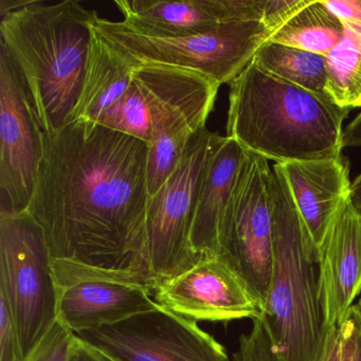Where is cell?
<instances>
[{
	"label": "cell",
	"mask_w": 361,
	"mask_h": 361,
	"mask_svg": "<svg viewBox=\"0 0 361 361\" xmlns=\"http://www.w3.org/2000/svg\"><path fill=\"white\" fill-rule=\"evenodd\" d=\"M0 361H24L9 303L0 293Z\"/></svg>",
	"instance_id": "25"
},
{
	"label": "cell",
	"mask_w": 361,
	"mask_h": 361,
	"mask_svg": "<svg viewBox=\"0 0 361 361\" xmlns=\"http://www.w3.org/2000/svg\"><path fill=\"white\" fill-rule=\"evenodd\" d=\"M338 329L341 339V361H361V310L356 304Z\"/></svg>",
	"instance_id": "26"
},
{
	"label": "cell",
	"mask_w": 361,
	"mask_h": 361,
	"mask_svg": "<svg viewBox=\"0 0 361 361\" xmlns=\"http://www.w3.org/2000/svg\"><path fill=\"white\" fill-rule=\"evenodd\" d=\"M30 1L25 0H0V16H7L11 12L18 11L25 6L28 5Z\"/></svg>",
	"instance_id": "32"
},
{
	"label": "cell",
	"mask_w": 361,
	"mask_h": 361,
	"mask_svg": "<svg viewBox=\"0 0 361 361\" xmlns=\"http://www.w3.org/2000/svg\"><path fill=\"white\" fill-rule=\"evenodd\" d=\"M147 153L145 141L85 120L45 134L27 211L43 229L52 259L154 295L145 230Z\"/></svg>",
	"instance_id": "1"
},
{
	"label": "cell",
	"mask_w": 361,
	"mask_h": 361,
	"mask_svg": "<svg viewBox=\"0 0 361 361\" xmlns=\"http://www.w3.org/2000/svg\"><path fill=\"white\" fill-rule=\"evenodd\" d=\"M219 87L195 71L164 66L151 109L152 138L147 145L149 197L176 171L192 137L206 128Z\"/></svg>",
	"instance_id": "10"
},
{
	"label": "cell",
	"mask_w": 361,
	"mask_h": 361,
	"mask_svg": "<svg viewBox=\"0 0 361 361\" xmlns=\"http://www.w3.org/2000/svg\"><path fill=\"white\" fill-rule=\"evenodd\" d=\"M252 321L251 331L240 336L231 361H278L262 316Z\"/></svg>",
	"instance_id": "24"
},
{
	"label": "cell",
	"mask_w": 361,
	"mask_h": 361,
	"mask_svg": "<svg viewBox=\"0 0 361 361\" xmlns=\"http://www.w3.org/2000/svg\"><path fill=\"white\" fill-rule=\"evenodd\" d=\"M161 65L136 66L130 87L97 123L151 142V109L161 81Z\"/></svg>",
	"instance_id": "20"
},
{
	"label": "cell",
	"mask_w": 361,
	"mask_h": 361,
	"mask_svg": "<svg viewBox=\"0 0 361 361\" xmlns=\"http://www.w3.org/2000/svg\"><path fill=\"white\" fill-rule=\"evenodd\" d=\"M253 61L278 79L331 100L327 94L326 56L265 42Z\"/></svg>",
	"instance_id": "21"
},
{
	"label": "cell",
	"mask_w": 361,
	"mask_h": 361,
	"mask_svg": "<svg viewBox=\"0 0 361 361\" xmlns=\"http://www.w3.org/2000/svg\"><path fill=\"white\" fill-rule=\"evenodd\" d=\"M56 318L77 334L126 320L159 307L149 289L98 276L83 266L51 259Z\"/></svg>",
	"instance_id": "13"
},
{
	"label": "cell",
	"mask_w": 361,
	"mask_h": 361,
	"mask_svg": "<svg viewBox=\"0 0 361 361\" xmlns=\"http://www.w3.org/2000/svg\"><path fill=\"white\" fill-rule=\"evenodd\" d=\"M350 200L354 206L361 212V173L354 179L350 185Z\"/></svg>",
	"instance_id": "33"
},
{
	"label": "cell",
	"mask_w": 361,
	"mask_h": 361,
	"mask_svg": "<svg viewBox=\"0 0 361 361\" xmlns=\"http://www.w3.org/2000/svg\"><path fill=\"white\" fill-rule=\"evenodd\" d=\"M246 151L223 137L211 155L196 200L191 246L198 257L221 255L226 215Z\"/></svg>",
	"instance_id": "17"
},
{
	"label": "cell",
	"mask_w": 361,
	"mask_h": 361,
	"mask_svg": "<svg viewBox=\"0 0 361 361\" xmlns=\"http://www.w3.org/2000/svg\"><path fill=\"white\" fill-rule=\"evenodd\" d=\"M133 32L179 39L212 32L221 25L262 20L264 0H115Z\"/></svg>",
	"instance_id": "14"
},
{
	"label": "cell",
	"mask_w": 361,
	"mask_h": 361,
	"mask_svg": "<svg viewBox=\"0 0 361 361\" xmlns=\"http://www.w3.org/2000/svg\"><path fill=\"white\" fill-rule=\"evenodd\" d=\"M77 336L119 361H231L197 322L161 307Z\"/></svg>",
	"instance_id": "11"
},
{
	"label": "cell",
	"mask_w": 361,
	"mask_h": 361,
	"mask_svg": "<svg viewBox=\"0 0 361 361\" xmlns=\"http://www.w3.org/2000/svg\"><path fill=\"white\" fill-rule=\"evenodd\" d=\"M68 361H119L97 346L78 337L73 344Z\"/></svg>",
	"instance_id": "29"
},
{
	"label": "cell",
	"mask_w": 361,
	"mask_h": 361,
	"mask_svg": "<svg viewBox=\"0 0 361 361\" xmlns=\"http://www.w3.org/2000/svg\"><path fill=\"white\" fill-rule=\"evenodd\" d=\"M323 3L342 24L361 23V0H324Z\"/></svg>",
	"instance_id": "28"
},
{
	"label": "cell",
	"mask_w": 361,
	"mask_h": 361,
	"mask_svg": "<svg viewBox=\"0 0 361 361\" xmlns=\"http://www.w3.org/2000/svg\"><path fill=\"white\" fill-rule=\"evenodd\" d=\"M356 305L358 306L359 310H361V295L360 299H359L358 303H357Z\"/></svg>",
	"instance_id": "34"
},
{
	"label": "cell",
	"mask_w": 361,
	"mask_h": 361,
	"mask_svg": "<svg viewBox=\"0 0 361 361\" xmlns=\"http://www.w3.org/2000/svg\"><path fill=\"white\" fill-rule=\"evenodd\" d=\"M350 111L278 79L252 60L230 83L226 137L279 164L339 157Z\"/></svg>",
	"instance_id": "2"
},
{
	"label": "cell",
	"mask_w": 361,
	"mask_h": 361,
	"mask_svg": "<svg viewBox=\"0 0 361 361\" xmlns=\"http://www.w3.org/2000/svg\"><path fill=\"white\" fill-rule=\"evenodd\" d=\"M77 335L59 321L24 361H68Z\"/></svg>",
	"instance_id": "23"
},
{
	"label": "cell",
	"mask_w": 361,
	"mask_h": 361,
	"mask_svg": "<svg viewBox=\"0 0 361 361\" xmlns=\"http://www.w3.org/2000/svg\"><path fill=\"white\" fill-rule=\"evenodd\" d=\"M344 26L321 0H300L267 42L326 56L341 41Z\"/></svg>",
	"instance_id": "19"
},
{
	"label": "cell",
	"mask_w": 361,
	"mask_h": 361,
	"mask_svg": "<svg viewBox=\"0 0 361 361\" xmlns=\"http://www.w3.org/2000/svg\"><path fill=\"white\" fill-rule=\"evenodd\" d=\"M343 26V37L326 56L327 94L352 109L361 107V23Z\"/></svg>",
	"instance_id": "22"
},
{
	"label": "cell",
	"mask_w": 361,
	"mask_h": 361,
	"mask_svg": "<svg viewBox=\"0 0 361 361\" xmlns=\"http://www.w3.org/2000/svg\"><path fill=\"white\" fill-rule=\"evenodd\" d=\"M97 12L79 1L46 5L31 0L1 18V42L28 88L37 121L45 134L73 122L92 39Z\"/></svg>",
	"instance_id": "3"
},
{
	"label": "cell",
	"mask_w": 361,
	"mask_h": 361,
	"mask_svg": "<svg viewBox=\"0 0 361 361\" xmlns=\"http://www.w3.org/2000/svg\"><path fill=\"white\" fill-rule=\"evenodd\" d=\"M136 67L92 29L81 97L73 121L97 123L130 87Z\"/></svg>",
	"instance_id": "18"
},
{
	"label": "cell",
	"mask_w": 361,
	"mask_h": 361,
	"mask_svg": "<svg viewBox=\"0 0 361 361\" xmlns=\"http://www.w3.org/2000/svg\"><path fill=\"white\" fill-rule=\"evenodd\" d=\"M159 307L194 322L259 318L263 305L240 274L221 255L202 257L193 267L154 291Z\"/></svg>",
	"instance_id": "12"
},
{
	"label": "cell",
	"mask_w": 361,
	"mask_h": 361,
	"mask_svg": "<svg viewBox=\"0 0 361 361\" xmlns=\"http://www.w3.org/2000/svg\"><path fill=\"white\" fill-rule=\"evenodd\" d=\"M279 166L284 173L300 216L320 251L334 219L350 197L352 183L348 160L341 155Z\"/></svg>",
	"instance_id": "16"
},
{
	"label": "cell",
	"mask_w": 361,
	"mask_h": 361,
	"mask_svg": "<svg viewBox=\"0 0 361 361\" xmlns=\"http://www.w3.org/2000/svg\"><path fill=\"white\" fill-rule=\"evenodd\" d=\"M299 1L300 0H264L262 22L269 31V35L284 22L285 18L297 7Z\"/></svg>",
	"instance_id": "27"
},
{
	"label": "cell",
	"mask_w": 361,
	"mask_h": 361,
	"mask_svg": "<svg viewBox=\"0 0 361 361\" xmlns=\"http://www.w3.org/2000/svg\"><path fill=\"white\" fill-rule=\"evenodd\" d=\"M51 255L28 211L0 213V293L9 303L24 360L58 321Z\"/></svg>",
	"instance_id": "6"
},
{
	"label": "cell",
	"mask_w": 361,
	"mask_h": 361,
	"mask_svg": "<svg viewBox=\"0 0 361 361\" xmlns=\"http://www.w3.org/2000/svg\"><path fill=\"white\" fill-rule=\"evenodd\" d=\"M45 134L18 65L0 43V213L28 210L44 157Z\"/></svg>",
	"instance_id": "9"
},
{
	"label": "cell",
	"mask_w": 361,
	"mask_h": 361,
	"mask_svg": "<svg viewBox=\"0 0 361 361\" xmlns=\"http://www.w3.org/2000/svg\"><path fill=\"white\" fill-rule=\"evenodd\" d=\"M320 361H341V339L338 327H333L329 331Z\"/></svg>",
	"instance_id": "30"
},
{
	"label": "cell",
	"mask_w": 361,
	"mask_h": 361,
	"mask_svg": "<svg viewBox=\"0 0 361 361\" xmlns=\"http://www.w3.org/2000/svg\"><path fill=\"white\" fill-rule=\"evenodd\" d=\"M274 265L263 319L278 361H320L329 329L321 301L320 251L279 164L272 166Z\"/></svg>",
	"instance_id": "4"
},
{
	"label": "cell",
	"mask_w": 361,
	"mask_h": 361,
	"mask_svg": "<svg viewBox=\"0 0 361 361\" xmlns=\"http://www.w3.org/2000/svg\"><path fill=\"white\" fill-rule=\"evenodd\" d=\"M221 139L223 136L206 128L196 133L176 171L149 197L145 230L156 288L200 259L191 246L196 200L207 164Z\"/></svg>",
	"instance_id": "7"
},
{
	"label": "cell",
	"mask_w": 361,
	"mask_h": 361,
	"mask_svg": "<svg viewBox=\"0 0 361 361\" xmlns=\"http://www.w3.org/2000/svg\"><path fill=\"white\" fill-rule=\"evenodd\" d=\"M342 147H361V113L344 128Z\"/></svg>",
	"instance_id": "31"
},
{
	"label": "cell",
	"mask_w": 361,
	"mask_h": 361,
	"mask_svg": "<svg viewBox=\"0 0 361 361\" xmlns=\"http://www.w3.org/2000/svg\"><path fill=\"white\" fill-rule=\"evenodd\" d=\"M271 175L267 159L246 151L221 240V257L240 274L263 308L274 265Z\"/></svg>",
	"instance_id": "8"
},
{
	"label": "cell",
	"mask_w": 361,
	"mask_h": 361,
	"mask_svg": "<svg viewBox=\"0 0 361 361\" xmlns=\"http://www.w3.org/2000/svg\"><path fill=\"white\" fill-rule=\"evenodd\" d=\"M92 27L135 67L162 65L195 71L219 86L231 83L269 37L262 20L229 23L207 35L179 39L142 37L123 23L100 18L98 13Z\"/></svg>",
	"instance_id": "5"
},
{
	"label": "cell",
	"mask_w": 361,
	"mask_h": 361,
	"mask_svg": "<svg viewBox=\"0 0 361 361\" xmlns=\"http://www.w3.org/2000/svg\"><path fill=\"white\" fill-rule=\"evenodd\" d=\"M321 301L329 329L339 327L361 293V212L350 197L334 219L319 257Z\"/></svg>",
	"instance_id": "15"
}]
</instances>
